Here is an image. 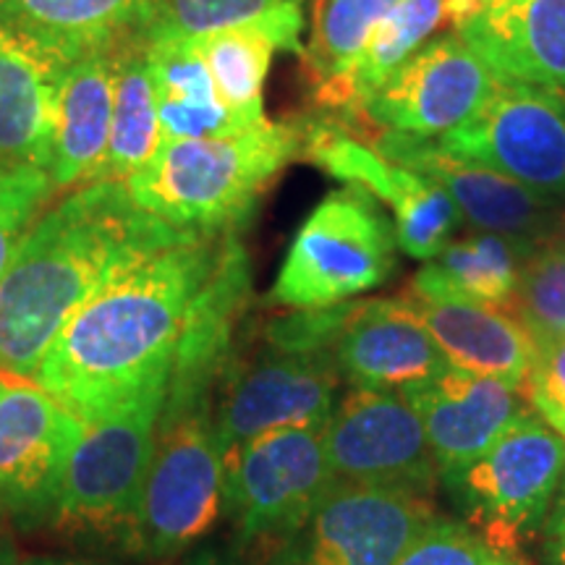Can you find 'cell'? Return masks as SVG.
<instances>
[{"instance_id": "31", "label": "cell", "mask_w": 565, "mask_h": 565, "mask_svg": "<svg viewBox=\"0 0 565 565\" xmlns=\"http://www.w3.org/2000/svg\"><path fill=\"white\" fill-rule=\"evenodd\" d=\"M505 312L524 324L536 343L565 338V252L536 246Z\"/></svg>"}, {"instance_id": "10", "label": "cell", "mask_w": 565, "mask_h": 565, "mask_svg": "<svg viewBox=\"0 0 565 565\" xmlns=\"http://www.w3.org/2000/svg\"><path fill=\"white\" fill-rule=\"evenodd\" d=\"M433 519L419 494L335 482L265 565H395Z\"/></svg>"}, {"instance_id": "40", "label": "cell", "mask_w": 565, "mask_h": 565, "mask_svg": "<svg viewBox=\"0 0 565 565\" xmlns=\"http://www.w3.org/2000/svg\"><path fill=\"white\" fill-rule=\"evenodd\" d=\"M13 565H87V563H68V561H47V557H38V561H24V563H17L13 561Z\"/></svg>"}, {"instance_id": "9", "label": "cell", "mask_w": 565, "mask_h": 565, "mask_svg": "<svg viewBox=\"0 0 565 565\" xmlns=\"http://www.w3.org/2000/svg\"><path fill=\"white\" fill-rule=\"evenodd\" d=\"M437 145L557 204L565 200V89L500 79L484 108Z\"/></svg>"}, {"instance_id": "32", "label": "cell", "mask_w": 565, "mask_h": 565, "mask_svg": "<svg viewBox=\"0 0 565 565\" xmlns=\"http://www.w3.org/2000/svg\"><path fill=\"white\" fill-rule=\"evenodd\" d=\"M288 3L303 0H162L154 38H200L225 26L252 24Z\"/></svg>"}, {"instance_id": "20", "label": "cell", "mask_w": 565, "mask_h": 565, "mask_svg": "<svg viewBox=\"0 0 565 565\" xmlns=\"http://www.w3.org/2000/svg\"><path fill=\"white\" fill-rule=\"evenodd\" d=\"M456 32L498 79L565 89V0H490Z\"/></svg>"}, {"instance_id": "35", "label": "cell", "mask_w": 565, "mask_h": 565, "mask_svg": "<svg viewBox=\"0 0 565 565\" xmlns=\"http://www.w3.org/2000/svg\"><path fill=\"white\" fill-rule=\"evenodd\" d=\"M534 414L565 437V338L536 343V359L526 380Z\"/></svg>"}, {"instance_id": "22", "label": "cell", "mask_w": 565, "mask_h": 565, "mask_svg": "<svg viewBox=\"0 0 565 565\" xmlns=\"http://www.w3.org/2000/svg\"><path fill=\"white\" fill-rule=\"evenodd\" d=\"M116 51L89 53L61 71L53 110L51 175L55 192L92 183L108 152Z\"/></svg>"}, {"instance_id": "18", "label": "cell", "mask_w": 565, "mask_h": 565, "mask_svg": "<svg viewBox=\"0 0 565 565\" xmlns=\"http://www.w3.org/2000/svg\"><path fill=\"white\" fill-rule=\"evenodd\" d=\"M338 372L362 391H406L448 366L406 299L353 303L333 345Z\"/></svg>"}, {"instance_id": "24", "label": "cell", "mask_w": 565, "mask_h": 565, "mask_svg": "<svg viewBox=\"0 0 565 565\" xmlns=\"http://www.w3.org/2000/svg\"><path fill=\"white\" fill-rule=\"evenodd\" d=\"M303 3H288L259 21L200 34V47L223 103L249 124H263V92L275 51L301 53Z\"/></svg>"}, {"instance_id": "1", "label": "cell", "mask_w": 565, "mask_h": 565, "mask_svg": "<svg viewBox=\"0 0 565 565\" xmlns=\"http://www.w3.org/2000/svg\"><path fill=\"white\" fill-rule=\"evenodd\" d=\"M225 236L183 238L108 282L66 322L34 383L82 424L168 387L189 309Z\"/></svg>"}, {"instance_id": "27", "label": "cell", "mask_w": 565, "mask_h": 565, "mask_svg": "<svg viewBox=\"0 0 565 565\" xmlns=\"http://www.w3.org/2000/svg\"><path fill=\"white\" fill-rule=\"evenodd\" d=\"M536 246L540 244L529 238L490 231H475L463 238H454L414 275L408 294L454 296V299L508 309L526 259Z\"/></svg>"}, {"instance_id": "13", "label": "cell", "mask_w": 565, "mask_h": 565, "mask_svg": "<svg viewBox=\"0 0 565 565\" xmlns=\"http://www.w3.org/2000/svg\"><path fill=\"white\" fill-rule=\"evenodd\" d=\"M338 377L330 351L301 353L270 345L233 374L212 414L225 454L275 429H322L338 406Z\"/></svg>"}, {"instance_id": "2", "label": "cell", "mask_w": 565, "mask_h": 565, "mask_svg": "<svg viewBox=\"0 0 565 565\" xmlns=\"http://www.w3.org/2000/svg\"><path fill=\"white\" fill-rule=\"evenodd\" d=\"M183 238L192 236L141 210L124 181L71 189L34 221L0 280V374L34 380L92 296Z\"/></svg>"}, {"instance_id": "14", "label": "cell", "mask_w": 565, "mask_h": 565, "mask_svg": "<svg viewBox=\"0 0 565 565\" xmlns=\"http://www.w3.org/2000/svg\"><path fill=\"white\" fill-rule=\"evenodd\" d=\"M500 79L469 51L456 34L429 40L370 103L362 116L377 129L412 134V137H445L469 124L490 100Z\"/></svg>"}, {"instance_id": "3", "label": "cell", "mask_w": 565, "mask_h": 565, "mask_svg": "<svg viewBox=\"0 0 565 565\" xmlns=\"http://www.w3.org/2000/svg\"><path fill=\"white\" fill-rule=\"evenodd\" d=\"M299 121H263L212 139L166 141L126 179L141 210L189 236L236 233L288 162L301 158Z\"/></svg>"}, {"instance_id": "26", "label": "cell", "mask_w": 565, "mask_h": 565, "mask_svg": "<svg viewBox=\"0 0 565 565\" xmlns=\"http://www.w3.org/2000/svg\"><path fill=\"white\" fill-rule=\"evenodd\" d=\"M445 21L443 0H398L374 30L370 45L341 79L315 92V100L333 113L343 129L366 124L364 105L412 55L433 40Z\"/></svg>"}, {"instance_id": "21", "label": "cell", "mask_w": 565, "mask_h": 565, "mask_svg": "<svg viewBox=\"0 0 565 565\" xmlns=\"http://www.w3.org/2000/svg\"><path fill=\"white\" fill-rule=\"evenodd\" d=\"M404 299L450 366L526 387L536 341L513 315L454 296L406 294Z\"/></svg>"}, {"instance_id": "36", "label": "cell", "mask_w": 565, "mask_h": 565, "mask_svg": "<svg viewBox=\"0 0 565 565\" xmlns=\"http://www.w3.org/2000/svg\"><path fill=\"white\" fill-rule=\"evenodd\" d=\"M545 565H565V479L545 519Z\"/></svg>"}, {"instance_id": "30", "label": "cell", "mask_w": 565, "mask_h": 565, "mask_svg": "<svg viewBox=\"0 0 565 565\" xmlns=\"http://www.w3.org/2000/svg\"><path fill=\"white\" fill-rule=\"evenodd\" d=\"M395 212V242L398 249L412 259L437 257L454 242L458 225L463 223L461 210L450 200L440 183L427 175L398 166L391 202Z\"/></svg>"}, {"instance_id": "5", "label": "cell", "mask_w": 565, "mask_h": 565, "mask_svg": "<svg viewBox=\"0 0 565 565\" xmlns=\"http://www.w3.org/2000/svg\"><path fill=\"white\" fill-rule=\"evenodd\" d=\"M565 479V437L534 412L482 456L440 477L458 511L498 553L545 519Z\"/></svg>"}, {"instance_id": "33", "label": "cell", "mask_w": 565, "mask_h": 565, "mask_svg": "<svg viewBox=\"0 0 565 565\" xmlns=\"http://www.w3.org/2000/svg\"><path fill=\"white\" fill-rule=\"evenodd\" d=\"M55 194L58 192L47 171H0V280L34 221L45 212L42 207L53 202Z\"/></svg>"}, {"instance_id": "19", "label": "cell", "mask_w": 565, "mask_h": 565, "mask_svg": "<svg viewBox=\"0 0 565 565\" xmlns=\"http://www.w3.org/2000/svg\"><path fill=\"white\" fill-rule=\"evenodd\" d=\"M162 0H0V21L61 71L76 58L147 40Z\"/></svg>"}, {"instance_id": "41", "label": "cell", "mask_w": 565, "mask_h": 565, "mask_svg": "<svg viewBox=\"0 0 565 565\" xmlns=\"http://www.w3.org/2000/svg\"><path fill=\"white\" fill-rule=\"evenodd\" d=\"M0 565H13V555H11V550H9V547H3V545H0Z\"/></svg>"}, {"instance_id": "6", "label": "cell", "mask_w": 565, "mask_h": 565, "mask_svg": "<svg viewBox=\"0 0 565 565\" xmlns=\"http://www.w3.org/2000/svg\"><path fill=\"white\" fill-rule=\"evenodd\" d=\"M166 391L152 387L113 414L84 424L63 471L53 521L92 532H131L158 448Z\"/></svg>"}, {"instance_id": "28", "label": "cell", "mask_w": 565, "mask_h": 565, "mask_svg": "<svg viewBox=\"0 0 565 565\" xmlns=\"http://www.w3.org/2000/svg\"><path fill=\"white\" fill-rule=\"evenodd\" d=\"M160 145V116L147 40H134L118 51L108 152L92 183L131 179L152 160Z\"/></svg>"}, {"instance_id": "37", "label": "cell", "mask_w": 565, "mask_h": 565, "mask_svg": "<svg viewBox=\"0 0 565 565\" xmlns=\"http://www.w3.org/2000/svg\"><path fill=\"white\" fill-rule=\"evenodd\" d=\"M487 6V0H443V11H445V21L454 24L456 30L469 24L471 19H477L482 9Z\"/></svg>"}, {"instance_id": "34", "label": "cell", "mask_w": 565, "mask_h": 565, "mask_svg": "<svg viewBox=\"0 0 565 565\" xmlns=\"http://www.w3.org/2000/svg\"><path fill=\"white\" fill-rule=\"evenodd\" d=\"M395 565H511L477 529L435 519L408 545Z\"/></svg>"}, {"instance_id": "29", "label": "cell", "mask_w": 565, "mask_h": 565, "mask_svg": "<svg viewBox=\"0 0 565 565\" xmlns=\"http://www.w3.org/2000/svg\"><path fill=\"white\" fill-rule=\"evenodd\" d=\"M395 3L398 0H312V32L301 58L315 92L341 79L359 61Z\"/></svg>"}, {"instance_id": "25", "label": "cell", "mask_w": 565, "mask_h": 565, "mask_svg": "<svg viewBox=\"0 0 565 565\" xmlns=\"http://www.w3.org/2000/svg\"><path fill=\"white\" fill-rule=\"evenodd\" d=\"M160 137L166 141L228 137L252 129L246 118L223 103L194 38L147 40Z\"/></svg>"}, {"instance_id": "42", "label": "cell", "mask_w": 565, "mask_h": 565, "mask_svg": "<svg viewBox=\"0 0 565 565\" xmlns=\"http://www.w3.org/2000/svg\"><path fill=\"white\" fill-rule=\"evenodd\" d=\"M487 3H490V0H487Z\"/></svg>"}, {"instance_id": "38", "label": "cell", "mask_w": 565, "mask_h": 565, "mask_svg": "<svg viewBox=\"0 0 565 565\" xmlns=\"http://www.w3.org/2000/svg\"><path fill=\"white\" fill-rule=\"evenodd\" d=\"M542 244L553 246V249H557V252H565V210H557L553 228H550L547 238Z\"/></svg>"}, {"instance_id": "15", "label": "cell", "mask_w": 565, "mask_h": 565, "mask_svg": "<svg viewBox=\"0 0 565 565\" xmlns=\"http://www.w3.org/2000/svg\"><path fill=\"white\" fill-rule=\"evenodd\" d=\"M366 145L395 166H404L440 183L461 210L463 221L477 231L505 233L542 244L561 210L557 202L540 196L524 183L508 179L482 162L445 152L433 139L377 129Z\"/></svg>"}, {"instance_id": "12", "label": "cell", "mask_w": 565, "mask_h": 565, "mask_svg": "<svg viewBox=\"0 0 565 565\" xmlns=\"http://www.w3.org/2000/svg\"><path fill=\"white\" fill-rule=\"evenodd\" d=\"M82 429L84 424L34 380L0 374V511L21 526L53 521Z\"/></svg>"}, {"instance_id": "39", "label": "cell", "mask_w": 565, "mask_h": 565, "mask_svg": "<svg viewBox=\"0 0 565 565\" xmlns=\"http://www.w3.org/2000/svg\"><path fill=\"white\" fill-rule=\"evenodd\" d=\"M186 565H225V563L221 561V557L212 555V553H200V555H194Z\"/></svg>"}, {"instance_id": "8", "label": "cell", "mask_w": 565, "mask_h": 565, "mask_svg": "<svg viewBox=\"0 0 565 565\" xmlns=\"http://www.w3.org/2000/svg\"><path fill=\"white\" fill-rule=\"evenodd\" d=\"M225 503V448L210 408L160 422L131 536L141 553L179 555L215 526Z\"/></svg>"}, {"instance_id": "4", "label": "cell", "mask_w": 565, "mask_h": 565, "mask_svg": "<svg viewBox=\"0 0 565 565\" xmlns=\"http://www.w3.org/2000/svg\"><path fill=\"white\" fill-rule=\"evenodd\" d=\"M395 249V225L380 210L377 196L345 183L296 231L270 299L291 309L345 303L391 278Z\"/></svg>"}, {"instance_id": "7", "label": "cell", "mask_w": 565, "mask_h": 565, "mask_svg": "<svg viewBox=\"0 0 565 565\" xmlns=\"http://www.w3.org/2000/svg\"><path fill=\"white\" fill-rule=\"evenodd\" d=\"M322 429H275L225 454L223 511L244 547L278 545L333 490Z\"/></svg>"}, {"instance_id": "17", "label": "cell", "mask_w": 565, "mask_h": 565, "mask_svg": "<svg viewBox=\"0 0 565 565\" xmlns=\"http://www.w3.org/2000/svg\"><path fill=\"white\" fill-rule=\"evenodd\" d=\"M249 254L236 233H228L221 257L189 309L171 374H168L160 422L210 408V391L228 366L233 328L249 299Z\"/></svg>"}, {"instance_id": "16", "label": "cell", "mask_w": 565, "mask_h": 565, "mask_svg": "<svg viewBox=\"0 0 565 565\" xmlns=\"http://www.w3.org/2000/svg\"><path fill=\"white\" fill-rule=\"evenodd\" d=\"M401 393L422 419L440 477L475 461L521 416L534 412L526 387L450 364Z\"/></svg>"}, {"instance_id": "11", "label": "cell", "mask_w": 565, "mask_h": 565, "mask_svg": "<svg viewBox=\"0 0 565 565\" xmlns=\"http://www.w3.org/2000/svg\"><path fill=\"white\" fill-rule=\"evenodd\" d=\"M322 433L335 482L419 498L440 482L422 419L404 393L353 387Z\"/></svg>"}, {"instance_id": "23", "label": "cell", "mask_w": 565, "mask_h": 565, "mask_svg": "<svg viewBox=\"0 0 565 565\" xmlns=\"http://www.w3.org/2000/svg\"><path fill=\"white\" fill-rule=\"evenodd\" d=\"M61 68L0 21V171H47Z\"/></svg>"}]
</instances>
